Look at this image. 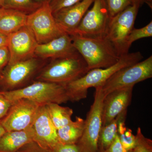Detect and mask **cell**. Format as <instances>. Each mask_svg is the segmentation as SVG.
<instances>
[{
  "mask_svg": "<svg viewBox=\"0 0 152 152\" xmlns=\"http://www.w3.org/2000/svg\"><path fill=\"white\" fill-rule=\"evenodd\" d=\"M143 58L140 52L128 53L122 56L113 65L104 69L90 70L82 77L64 86L69 101L78 102L86 99L89 88L100 86L121 69L134 64L140 61Z\"/></svg>",
  "mask_w": 152,
  "mask_h": 152,
  "instance_id": "6da1fadb",
  "label": "cell"
},
{
  "mask_svg": "<svg viewBox=\"0 0 152 152\" xmlns=\"http://www.w3.org/2000/svg\"><path fill=\"white\" fill-rule=\"evenodd\" d=\"M71 36L74 47L83 58L89 71L111 66L118 62L121 57L105 38Z\"/></svg>",
  "mask_w": 152,
  "mask_h": 152,
  "instance_id": "7a4b0ae2",
  "label": "cell"
},
{
  "mask_svg": "<svg viewBox=\"0 0 152 152\" xmlns=\"http://www.w3.org/2000/svg\"><path fill=\"white\" fill-rule=\"evenodd\" d=\"M89 71L86 63L77 52L72 56L53 60L42 68L35 80L65 86L82 77Z\"/></svg>",
  "mask_w": 152,
  "mask_h": 152,
  "instance_id": "3957f363",
  "label": "cell"
},
{
  "mask_svg": "<svg viewBox=\"0 0 152 152\" xmlns=\"http://www.w3.org/2000/svg\"><path fill=\"white\" fill-rule=\"evenodd\" d=\"M11 103L25 99L35 102L41 105L53 103L60 104L69 101L64 85L50 82L35 81L19 89L10 91H0Z\"/></svg>",
  "mask_w": 152,
  "mask_h": 152,
  "instance_id": "277c9868",
  "label": "cell"
},
{
  "mask_svg": "<svg viewBox=\"0 0 152 152\" xmlns=\"http://www.w3.org/2000/svg\"><path fill=\"white\" fill-rule=\"evenodd\" d=\"M94 102L85 120L81 138L77 143L80 152H99L98 141L102 124V113L105 95L100 87L95 88Z\"/></svg>",
  "mask_w": 152,
  "mask_h": 152,
  "instance_id": "5b68a950",
  "label": "cell"
},
{
  "mask_svg": "<svg viewBox=\"0 0 152 152\" xmlns=\"http://www.w3.org/2000/svg\"><path fill=\"white\" fill-rule=\"evenodd\" d=\"M152 77V56L132 65L121 69L100 86L105 96L115 90L134 86Z\"/></svg>",
  "mask_w": 152,
  "mask_h": 152,
  "instance_id": "8992f818",
  "label": "cell"
},
{
  "mask_svg": "<svg viewBox=\"0 0 152 152\" xmlns=\"http://www.w3.org/2000/svg\"><path fill=\"white\" fill-rule=\"evenodd\" d=\"M43 67L39 60L34 57L7 65L0 77L1 91H15L28 86Z\"/></svg>",
  "mask_w": 152,
  "mask_h": 152,
  "instance_id": "52a82bcc",
  "label": "cell"
},
{
  "mask_svg": "<svg viewBox=\"0 0 152 152\" xmlns=\"http://www.w3.org/2000/svg\"><path fill=\"white\" fill-rule=\"evenodd\" d=\"M138 10L136 6L131 5L110 18L104 38L112 44L120 56L128 53L126 41L134 28Z\"/></svg>",
  "mask_w": 152,
  "mask_h": 152,
  "instance_id": "ba28073f",
  "label": "cell"
},
{
  "mask_svg": "<svg viewBox=\"0 0 152 152\" xmlns=\"http://www.w3.org/2000/svg\"><path fill=\"white\" fill-rule=\"evenodd\" d=\"M26 26L38 44L46 43L66 34L57 24L49 2L43 3L28 15Z\"/></svg>",
  "mask_w": 152,
  "mask_h": 152,
  "instance_id": "9c48e42d",
  "label": "cell"
},
{
  "mask_svg": "<svg viewBox=\"0 0 152 152\" xmlns=\"http://www.w3.org/2000/svg\"><path fill=\"white\" fill-rule=\"evenodd\" d=\"M91 9L85 15L70 36L100 39L105 37L110 17L105 0H94Z\"/></svg>",
  "mask_w": 152,
  "mask_h": 152,
  "instance_id": "30bf717a",
  "label": "cell"
},
{
  "mask_svg": "<svg viewBox=\"0 0 152 152\" xmlns=\"http://www.w3.org/2000/svg\"><path fill=\"white\" fill-rule=\"evenodd\" d=\"M41 106L27 99H22L12 103L1 125L6 132L20 131L31 126L38 109Z\"/></svg>",
  "mask_w": 152,
  "mask_h": 152,
  "instance_id": "8fae6325",
  "label": "cell"
},
{
  "mask_svg": "<svg viewBox=\"0 0 152 152\" xmlns=\"http://www.w3.org/2000/svg\"><path fill=\"white\" fill-rule=\"evenodd\" d=\"M38 44L32 32L27 26L9 35L7 47L10 59L8 65L33 58Z\"/></svg>",
  "mask_w": 152,
  "mask_h": 152,
  "instance_id": "7c38bea8",
  "label": "cell"
},
{
  "mask_svg": "<svg viewBox=\"0 0 152 152\" xmlns=\"http://www.w3.org/2000/svg\"><path fill=\"white\" fill-rule=\"evenodd\" d=\"M134 87L115 90L105 97L102 113V126L127 112L132 101Z\"/></svg>",
  "mask_w": 152,
  "mask_h": 152,
  "instance_id": "4fadbf2b",
  "label": "cell"
},
{
  "mask_svg": "<svg viewBox=\"0 0 152 152\" xmlns=\"http://www.w3.org/2000/svg\"><path fill=\"white\" fill-rule=\"evenodd\" d=\"M36 142L42 146L52 150L59 142L57 130L52 122L45 105L38 109L31 125Z\"/></svg>",
  "mask_w": 152,
  "mask_h": 152,
  "instance_id": "5bb4252c",
  "label": "cell"
},
{
  "mask_svg": "<svg viewBox=\"0 0 152 152\" xmlns=\"http://www.w3.org/2000/svg\"><path fill=\"white\" fill-rule=\"evenodd\" d=\"M94 1L82 0L56 12L53 15L57 24L64 31L72 35Z\"/></svg>",
  "mask_w": 152,
  "mask_h": 152,
  "instance_id": "9a60e30c",
  "label": "cell"
},
{
  "mask_svg": "<svg viewBox=\"0 0 152 152\" xmlns=\"http://www.w3.org/2000/svg\"><path fill=\"white\" fill-rule=\"evenodd\" d=\"M73 45L71 36L64 34L46 43L38 44L34 55L42 59L55 60L77 53Z\"/></svg>",
  "mask_w": 152,
  "mask_h": 152,
  "instance_id": "2e32d148",
  "label": "cell"
},
{
  "mask_svg": "<svg viewBox=\"0 0 152 152\" xmlns=\"http://www.w3.org/2000/svg\"><path fill=\"white\" fill-rule=\"evenodd\" d=\"M34 139L31 126L23 130L6 132L0 137V152H17Z\"/></svg>",
  "mask_w": 152,
  "mask_h": 152,
  "instance_id": "e0dca14e",
  "label": "cell"
},
{
  "mask_svg": "<svg viewBox=\"0 0 152 152\" xmlns=\"http://www.w3.org/2000/svg\"><path fill=\"white\" fill-rule=\"evenodd\" d=\"M28 15L11 9L0 8V32L10 35L26 26Z\"/></svg>",
  "mask_w": 152,
  "mask_h": 152,
  "instance_id": "ac0fdd59",
  "label": "cell"
},
{
  "mask_svg": "<svg viewBox=\"0 0 152 152\" xmlns=\"http://www.w3.org/2000/svg\"><path fill=\"white\" fill-rule=\"evenodd\" d=\"M84 124L85 120L76 117L75 121L57 130L59 142L65 144H77L83 134Z\"/></svg>",
  "mask_w": 152,
  "mask_h": 152,
  "instance_id": "d6986e66",
  "label": "cell"
},
{
  "mask_svg": "<svg viewBox=\"0 0 152 152\" xmlns=\"http://www.w3.org/2000/svg\"><path fill=\"white\" fill-rule=\"evenodd\" d=\"M127 112L118 116L106 126L101 128L99 141V152H105L115 138L118 134V125L120 120L126 116Z\"/></svg>",
  "mask_w": 152,
  "mask_h": 152,
  "instance_id": "ffe728a7",
  "label": "cell"
},
{
  "mask_svg": "<svg viewBox=\"0 0 152 152\" xmlns=\"http://www.w3.org/2000/svg\"><path fill=\"white\" fill-rule=\"evenodd\" d=\"M50 118L57 129L68 124L72 121V109L69 107H62L59 104L51 103L45 105Z\"/></svg>",
  "mask_w": 152,
  "mask_h": 152,
  "instance_id": "44dd1931",
  "label": "cell"
},
{
  "mask_svg": "<svg viewBox=\"0 0 152 152\" xmlns=\"http://www.w3.org/2000/svg\"><path fill=\"white\" fill-rule=\"evenodd\" d=\"M42 5L34 0H1V7L15 10L28 15Z\"/></svg>",
  "mask_w": 152,
  "mask_h": 152,
  "instance_id": "7402d4cb",
  "label": "cell"
},
{
  "mask_svg": "<svg viewBox=\"0 0 152 152\" xmlns=\"http://www.w3.org/2000/svg\"><path fill=\"white\" fill-rule=\"evenodd\" d=\"M152 37V21L141 28H133L128 35L126 41V45L128 49L135 41L142 38Z\"/></svg>",
  "mask_w": 152,
  "mask_h": 152,
  "instance_id": "603a6c76",
  "label": "cell"
},
{
  "mask_svg": "<svg viewBox=\"0 0 152 152\" xmlns=\"http://www.w3.org/2000/svg\"><path fill=\"white\" fill-rule=\"evenodd\" d=\"M109 15L113 18L132 5L131 0H105Z\"/></svg>",
  "mask_w": 152,
  "mask_h": 152,
  "instance_id": "cb8c5ba5",
  "label": "cell"
},
{
  "mask_svg": "<svg viewBox=\"0 0 152 152\" xmlns=\"http://www.w3.org/2000/svg\"><path fill=\"white\" fill-rule=\"evenodd\" d=\"M118 134L123 147L128 151H132L135 148L136 144V136L132 133L130 129L124 127L118 131Z\"/></svg>",
  "mask_w": 152,
  "mask_h": 152,
  "instance_id": "d4e9b609",
  "label": "cell"
},
{
  "mask_svg": "<svg viewBox=\"0 0 152 152\" xmlns=\"http://www.w3.org/2000/svg\"><path fill=\"white\" fill-rule=\"evenodd\" d=\"M135 136L136 144L133 152H152V141L144 136L140 128H138Z\"/></svg>",
  "mask_w": 152,
  "mask_h": 152,
  "instance_id": "484cf974",
  "label": "cell"
},
{
  "mask_svg": "<svg viewBox=\"0 0 152 152\" xmlns=\"http://www.w3.org/2000/svg\"><path fill=\"white\" fill-rule=\"evenodd\" d=\"M81 1L82 0H51L49 4L53 13V14L61 9L73 5Z\"/></svg>",
  "mask_w": 152,
  "mask_h": 152,
  "instance_id": "4316f807",
  "label": "cell"
},
{
  "mask_svg": "<svg viewBox=\"0 0 152 152\" xmlns=\"http://www.w3.org/2000/svg\"><path fill=\"white\" fill-rule=\"evenodd\" d=\"M17 152H53L52 149L45 148L33 141L26 144Z\"/></svg>",
  "mask_w": 152,
  "mask_h": 152,
  "instance_id": "83f0119b",
  "label": "cell"
},
{
  "mask_svg": "<svg viewBox=\"0 0 152 152\" xmlns=\"http://www.w3.org/2000/svg\"><path fill=\"white\" fill-rule=\"evenodd\" d=\"M53 152H80L77 144H63L59 142L52 149Z\"/></svg>",
  "mask_w": 152,
  "mask_h": 152,
  "instance_id": "f1b7e54d",
  "label": "cell"
},
{
  "mask_svg": "<svg viewBox=\"0 0 152 152\" xmlns=\"http://www.w3.org/2000/svg\"><path fill=\"white\" fill-rule=\"evenodd\" d=\"M10 59V54L7 46L0 48V77Z\"/></svg>",
  "mask_w": 152,
  "mask_h": 152,
  "instance_id": "f546056e",
  "label": "cell"
},
{
  "mask_svg": "<svg viewBox=\"0 0 152 152\" xmlns=\"http://www.w3.org/2000/svg\"><path fill=\"white\" fill-rule=\"evenodd\" d=\"M11 105V102L0 93V120L5 116Z\"/></svg>",
  "mask_w": 152,
  "mask_h": 152,
  "instance_id": "4dcf8cb0",
  "label": "cell"
},
{
  "mask_svg": "<svg viewBox=\"0 0 152 152\" xmlns=\"http://www.w3.org/2000/svg\"><path fill=\"white\" fill-rule=\"evenodd\" d=\"M131 151H128L123 147L118 134H117L113 142L105 152H130Z\"/></svg>",
  "mask_w": 152,
  "mask_h": 152,
  "instance_id": "1f68e13d",
  "label": "cell"
},
{
  "mask_svg": "<svg viewBox=\"0 0 152 152\" xmlns=\"http://www.w3.org/2000/svg\"><path fill=\"white\" fill-rule=\"evenodd\" d=\"M9 36V35H8L0 32V48L4 47H7Z\"/></svg>",
  "mask_w": 152,
  "mask_h": 152,
  "instance_id": "d6a6232c",
  "label": "cell"
},
{
  "mask_svg": "<svg viewBox=\"0 0 152 152\" xmlns=\"http://www.w3.org/2000/svg\"><path fill=\"white\" fill-rule=\"evenodd\" d=\"M132 5L135 6L138 8L144 3V0H131Z\"/></svg>",
  "mask_w": 152,
  "mask_h": 152,
  "instance_id": "836d02e7",
  "label": "cell"
},
{
  "mask_svg": "<svg viewBox=\"0 0 152 152\" xmlns=\"http://www.w3.org/2000/svg\"><path fill=\"white\" fill-rule=\"evenodd\" d=\"M36 2L39 4H43L44 3L49 2L50 3L51 0H34Z\"/></svg>",
  "mask_w": 152,
  "mask_h": 152,
  "instance_id": "e575fe53",
  "label": "cell"
},
{
  "mask_svg": "<svg viewBox=\"0 0 152 152\" xmlns=\"http://www.w3.org/2000/svg\"><path fill=\"white\" fill-rule=\"evenodd\" d=\"M6 132L5 129L0 124V137L3 135V134H4Z\"/></svg>",
  "mask_w": 152,
  "mask_h": 152,
  "instance_id": "d590c367",
  "label": "cell"
},
{
  "mask_svg": "<svg viewBox=\"0 0 152 152\" xmlns=\"http://www.w3.org/2000/svg\"><path fill=\"white\" fill-rule=\"evenodd\" d=\"M144 3H146L152 9V0H144Z\"/></svg>",
  "mask_w": 152,
  "mask_h": 152,
  "instance_id": "8d00e7d4",
  "label": "cell"
},
{
  "mask_svg": "<svg viewBox=\"0 0 152 152\" xmlns=\"http://www.w3.org/2000/svg\"><path fill=\"white\" fill-rule=\"evenodd\" d=\"M1 0H0V8L1 7Z\"/></svg>",
  "mask_w": 152,
  "mask_h": 152,
  "instance_id": "74e56055",
  "label": "cell"
},
{
  "mask_svg": "<svg viewBox=\"0 0 152 152\" xmlns=\"http://www.w3.org/2000/svg\"><path fill=\"white\" fill-rule=\"evenodd\" d=\"M132 151H133V150H132V151H131L130 152H132Z\"/></svg>",
  "mask_w": 152,
  "mask_h": 152,
  "instance_id": "f35d334b",
  "label": "cell"
},
{
  "mask_svg": "<svg viewBox=\"0 0 152 152\" xmlns=\"http://www.w3.org/2000/svg\"><path fill=\"white\" fill-rule=\"evenodd\" d=\"M1 120H0V123H1Z\"/></svg>",
  "mask_w": 152,
  "mask_h": 152,
  "instance_id": "ab89813d",
  "label": "cell"
}]
</instances>
